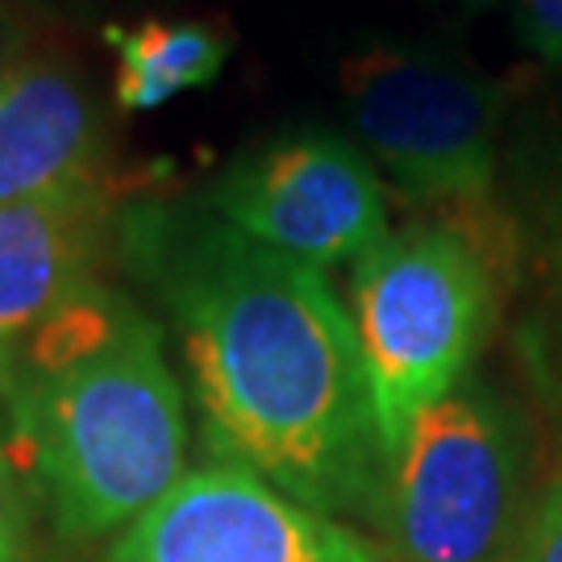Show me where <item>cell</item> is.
Instances as JSON below:
<instances>
[{"mask_svg":"<svg viewBox=\"0 0 562 562\" xmlns=\"http://www.w3.org/2000/svg\"><path fill=\"white\" fill-rule=\"evenodd\" d=\"M467 9H483V4H492V0H462Z\"/></svg>","mask_w":562,"mask_h":562,"instance_id":"obj_15","label":"cell"},{"mask_svg":"<svg viewBox=\"0 0 562 562\" xmlns=\"http://www.w3.org/2000/svg\"><path fill=\"white\" fill-rule=\"evenodd\" d=\"M513 562H562V462L525 517Z\"/></svg>","mask_w":562,"mask_h":562,"instance_id":"obj_11","label":"cell"},{"mask_svg":"<svg viewBox=\"0 0 562 562\" xmlns=\"http://www.w3.org/2000/svg\"><path fill=\"white\" fill-rule=\"evenodd\" d=\"M117 238L180 322L213 450L325 517L380 508L387 454L371 383L322 267L159 204L121 213Z\"/></svg>","mask_w":562,"mask_h":562,"instance_id":"obj_1","label":"cell"},{"mask_svg":"<svg viewBox=\"0 0 562 562\" xmlns=\"http://www.w3.org/2000/svg\"><path fill=\"white\" fill-rule=\"evenodd\" d=\"M104 562H380L355 529L222 462L180 475Z\"/></svg>","mask_w":562,"mask_h":562,"instance_id":"obj_7","label":"cell"},{"mask_svg":"<svg viewBox=\"0 0 562 562\" xmlns=\"http://www.w3.org/2000/svg\"><path fill=\"white\" fill-rule=\"evenodd\" d=\"M0 396L71 542L125 529L180 483L188 417L162 329L104 283L0 355Z\"/></svg>","mask_w":562,"mask_h":562,"instance_id":"obj_2","label":"cell"},{"mask_svg":"<svg viewBox=\"0 0 562 562\" xmlns=\"http://www.w3.org/2000/svg\"><path fill=\"white\" fill-rule=\"evenodd\" d=\"M517 38L529 55L562 67V0H517Z\"/></svg>","mask_w":562,"mask_h":562,"instance_id":"obj_12","label":"cell"},{"mask_svg":"<svg viewBox=\"0 0 562 562\" xmlns=\"http://www.w3.org/2000/svg\"><path fill=\"white\" fill-rule=\"evenodd\" d=\"M492 308V259L462 222L392 229L350 262V317L387 459L408 425L467 380Z\"/></svg>","mask_w":562,"mask_h":562,"instance_id":"obj_3","label":"cell"},{"mask_svg":"<svg viewBox=\"0 0 562 562\" xmlns=\"http://www.w3.org/2000/svg\"><path fill=\"white\" fill-rule=\"evenodd\" d=\"M0 562H25V501L4 438H0Z\"/></svg>","mask_w":562,"mask_h":562,"instance_id":"obj_13","label":"cell"},{"mask_svg":"<svg viewBox=\"0 0 562 562\" xmlns=\"http://www.w3.org/2000/svg\"><path fill=\"white\" fill-rule=\"evenodd\" d=\"M380 517L401 562H513L525 525V438L480 380L408 425L387 459Z\"/></svg>","mask_w":562,"mask_h":562,"instance_id":"obj_4","label":"cell"},{"mask_svg":"<svg viewBox=\"0 0 562 562\" xmlns=\"http://www.w3.org/2000/svg\"><path fill=\"white\" fill-rule=\"evenodd\" d=\"M350 121L404 196L480 213L496 180L504 92L422 42H367L338 67Z\"/></svg>","mask_w":562,"mask_h":562,"instance_id":"obj_5","label":"cell"},{"mask_svg":"<svg viewBox=\"0 0 562 562\" xmlns=\"http://www.w3.org/2000/svg\"><path fill=\"white\" fill-rule=\"evenodd\" d=\"M25 59H30V30L18 9L0 0V80H9Z\"/></svg>","mask_w":562,"mask_h":562,"instance_id":"obj_14","label":"cell"},{"mask_svg":"<svg viewBox=\"0 0 562 562\" xmlns=\"http://www.w3.org/2000/svg\"><path fill=\"white\" fill-rule=\"evenodd\" d=\"M117 209L97 180L0 204V355L97 280Z\"/></svg>","mask_w":562,"mask_h":562,"instance_id":"obj_8","label":"cell"},{"mask_svg":"<svg viewBox=\"0 0 562 562\" xmlns=\"http://www.w3.org/2000/svg\"><path fill=\"white\" fill-rule=\"evenodd\" d=\"M104 46L117 50L113 101L121 113H155L217 80L234 38L213 21H138L104 25Z\"/></svg>","mask_w":562,"mask_h":562,"instance_id":"obj_10","label":"cell"},{"mask_svg":"<svg viewBox=\"0 0 562 562\" xmlns=\"http://www.w3.org/2000/svg\"><path fill=\"white\" fill-rule=\"evenodd\" d=\"M101 155V104L80 71L30 55L0 80V204L97 180Z\"/></svg>","mask_w":562,"mask_h":562,"instance_id":"obj_9","label":"cell"},{"mask_svg":"<svg viewBox=\"0 0 562 562\" xmlns=\"http://www.w3.org/2000/svg\"><path fill=\"white\" fill-rule=\"evenodd\" d=\"M213 217L308 267L362 259L387 229V196L359 146L292 134L234 159L209 183Z\"/></svg>","mask_w":562,"mask_h":562,"instance_id":"obj_6","label":"cell"}]
</instances>
